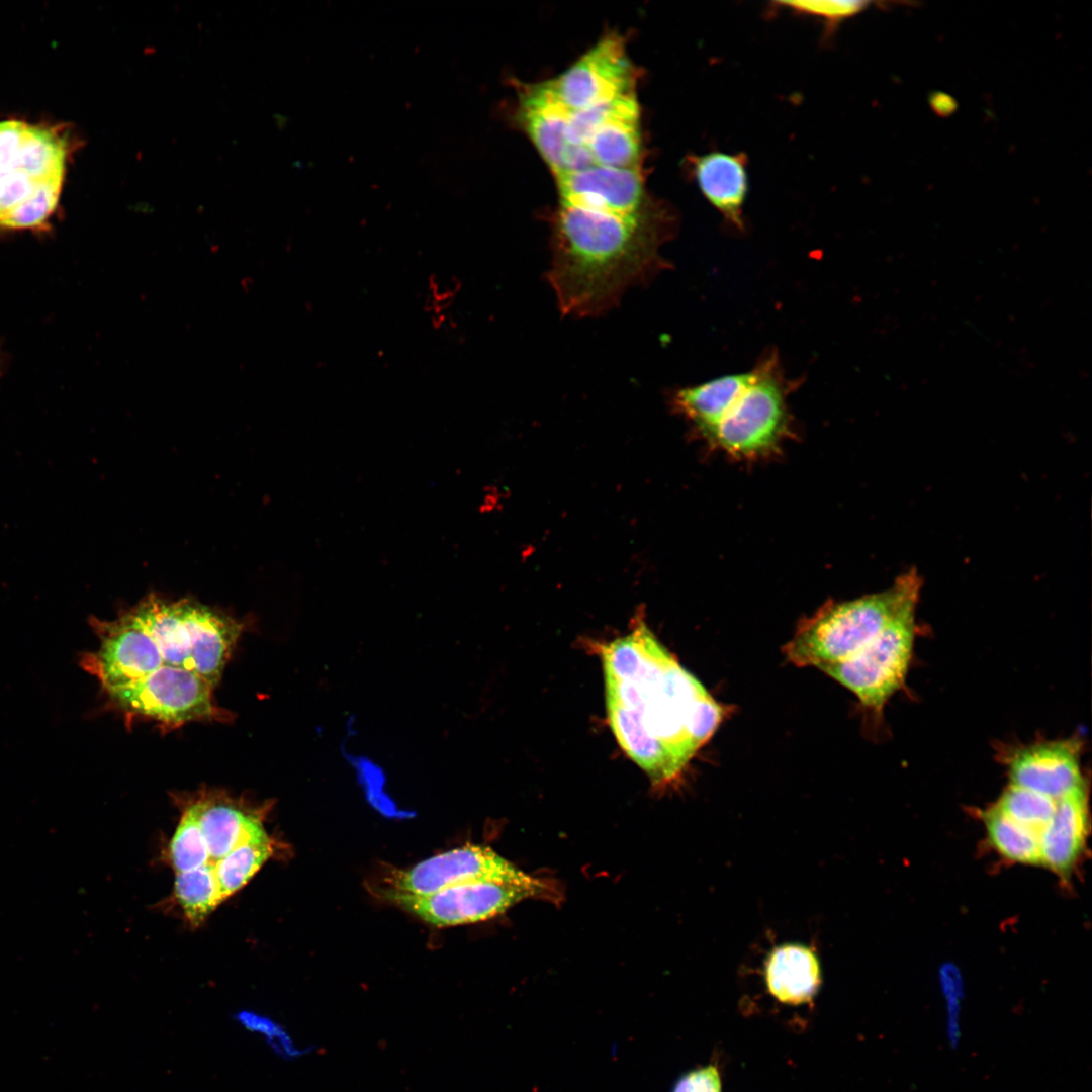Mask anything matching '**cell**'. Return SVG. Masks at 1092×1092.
I'll return each mask as SVG.
<instances>
[{"instance_id": "cell-1", "label": "cell", "mask_w": 1092, "mask_h": 1092, "mask_svg": "<svg viewBox=\"0 0 1092 1092\" xmlns=\"http://www.w3.org/2000/svg\"><path fill=\"white\" fill-rule=\"evenodd\" d=\"M636 633L638 655L621 677H605L606 700L624 707L685 770L729 707L717 702L641 620Z\"/></svg>"}, {"instance_id": "cell-2", "label": "cell", "mask_w": 1092, "mask_h": 1092, "mask_svg": "<svg viewBox=\"0 0 1092 1092\" xmlns=\"http://www.w3.org/2000/svg\"><path fill=\"white\" fill-rule=\"evenodd\" d=\"M69 154L56 127L0 121V230L48 231Z\"/></svg>"}, {"instance_id": "cell-3", "label": "cell", "mask_w": 1092, "mask_h": 1092, "mask_svg": "<svg viewBox=\"0 0 1092 1092\" xmlns=\"http://www.w3.org/2000/svg\"><path fill=\"white\" fill-rule=\"evenodd\" d=\"M921 585L920 576L910 570L887 590L821 608L798 625L783 648L786 659L818 669L846 660L902 613L916 608Z\"/></svg>"}, {"instance_id": "cell-4", "label": "cell", "mask_w": 1092, "mask_h": 1092, "mask_svg": "<svg viewBox=\"0 0 1092 1092\" xmlns=\"http://www.w3.org/2000/svg\"><path fill=\"white\" fill-rule=\"evenodd\" d=\"M126 612L148 634L164 665L194 672L213 687L244 628L196 601H170L156 594Z\"/></svg>"}, {"instance_id": "cell-5", "label": "cell", "mask_w": 1092, "mask_h": 1092, "mask_svg": "<svg viewBox=\"0 0 1092 1092\" xmlns=\"http://www.w3.org/2000/svg\"><path fill=\"white\" fill-rule=\"evenodd\" d=\"M792 387L778 355L768 353L748 371L739 394L704 437L735 456L767 452L788 428L786 399Z\"/></svg>"}, {"instance_id": "cell-6", "label": "cell", "mask_w": 1092, "mask_h": 1092, "mask_svg": "<svg viewBox=\"0 0 1092 1092\" xmlns=\"http://www.w3.org/2000/svg\"><path fill=\"white\" fill-rule=\"evenodd\" d=\"M915 611L902 613L851 657L820 668L853 693L874 720L904 687L917 635Z\"/></svg>"}, {"instance_id": "cell-7", "label": "cell", "mask_w": 1092, "mask_h": 1092, "mask_svg": "<svg viewBox=\"0 0 1092 1092\" xmlns=\"http://www.w3.org/2000/svg\"><path fill=\"white\" fill-rule=\"evenodd\" d=\"M387 897L423 921L447 927L486 921L527 899L557 898L552 882L534 877L527 882L471 881L426 896L389 890Z\"/></svg>"}, {"instance_id": "cell-8", "label": "cell", "mask_w": 1092, "mask_h": 1092, "mask_svg": "<svg viewBox=\"0 0 1092 1092\" xmlns=\"http://www.w3.org/2000/svg\"><path fill=\"white\" fill-rule=\"evenodd\" d=\"M213 687L202 676L164 665L124 686L104 692L127 718L141 717L172 729L197 720L225 716L213 700Z\"/></svg>"}, {"instance_id": "cell-9", "label": "cell", "mask_w": 1092, "mask_h": 1092, "mask_svg": "<svg viewBox=\"0 0 1092 1092\" xmlns=\"http://www.w3.org/2000/svg\"><path fill=\"white\" fill-rule=\"evenodd\" d=\"M636 80L623 37L609 33L548 83L560 102L576 111L633 94Z\"/></svg>"}, {"instance_id": "cell-10", "label": "cell", "mask_w": 1092, "mask_h": 1092, "mask_svg": "<svg viewBox=\"0 0 1092 1092\" xmlns=\"http://www.w3.org/2000/svg\"><path fill=\"white\" fill-rule=\"evenodd\" d=\"M532 878L491 848L466 844L427 858L410 869L396 871L390 880V890L426 896L471 881L520 883Z\"/></svg>"}, {"instance_id": "cell-11", "label": "cell", "mask_w": 1092, "mask_h": 1092, "mask_svg": "<svg viewBox=\"0 0 1092 1092\" xmlns=\"http://www.w3.org/2000/svg\"><path fill=\"white\" fill-rule=\"evenodd\" d=\"M559 205L626 216L657 212L662 207L645 197L640 168L593 165L556 176Z\"/></svg>"}, {"instance_id": "cell-12", "label": "cell", "mask_w": 1092, "mask_h": 1092, "mask_svg": "<svg viewBox=\"0 0 1092 1092\" xmlns=\"http://www.w3.org/2000/svg\"><path fill=\"white\" fill-rule=\"evenodd\" d=\"M1006 765L1010 784L1055 801L1086 787L1076 739L1046 741L1014 750Z\"/></svg>"}, {"instance_id": "cell-13", "label": "cell", "mask_w": 1092, "mask_h": 1092, "mask_svg": "<svg viewBox=\"0 0 1092 1092\" xmlns=\"http://www.w3.org/2000/svg\"><path fill=\"white\" fill-rule=\"evenodd\" d=\"M208 854L209 866L241 843L265 830L268 807H251L222 792H200L192 798Z\"/></svg>"}, {"instance_id": "cell-14", "label": "cell", "mask_w": 1092, "mask_h": 1092, "mask_svg": "<svg viewBox=\"0 0 1092 1092\" xmlns=\"http://www.w3.org/2000/svg\"><path fill=\"white\" fill-rule=\"evenodd\" d=\"M519 97V118L524 129L553 174H561L572 110L560 102L548 81L525 85Z\"/></svg>"}, {"instance_id": "cell-15", "label": "cell", "mask_w": 1092, "mask_h": 1092, "mask_svg": "<svg viewBox=\"0 0 1092 1092\" xmlns=\"http://www.w3.org/2000/svg\"><path fill=\"white\" fill-rule=\"evenodd\" d=\"M1088 833L1086 787L1056 801L1054 814L1039 834L1040 864L1067 878L1081 858Z\"/></svg>"}, {"instance_id": "cell-16", "label": "cell", "mask_w": 1092, "mask_h": 1092, "mask_svg": "<svg viewBox=\"0 0 1092 1092\" xmlns=\"http://www.w3.org/2000/svg\"><path fill=\"white\" fill-rule=\"evenodd\" d=\"M696 182L705 198L738 229L743 228L742 210L748 189L743 155L711 152L695 157Z\"/></svg>"}, {"instance_id": "cell-17", "label": "cell", "mask_w": 1092, "mask_h": 1092, "mask_svg": "<svg viewBox=\"0 0 1092 1092\" xmlns=\"http://www.w3.org/2000/svg\"><path fill=\"white\" fill-rule=\"evenodd\" d=\"M639 117L635 93L616 100L612 112L585 145L596 165L613 168L639 167Z\"/></svg>"}, {"instance_id": "cell-18", "label": "cell", "mask_w": 1092, "mask_h": 1092, "mask_svg": "<svg viewBox=\"0 0 1092 1092\" xmlns=\"http://www.w3.org/2000/svg\"><path fill=\"white\" fill-rule=\"evenodd\" d=\"M765 979L769 993L779 1001L787 1004L805 1003L817 992L819 965L813 952L805 947L782 946L770 954Z\"/></svg>"}, {"instance_id": "cell-19", "label": "cell", "mask_w": 1092, "mask_h": 1092, "mask_svg": "<svg viewBox=\"0 0 1092 1092\" xmlns=\"http://www.w3.org/2000/svg\"><path fill=\"white\" fill-rule=\"evenodd\" d=\"M747 378L748 371L677 389L671 397L672 405L705 436L739 394Z\"/></svg>"}, {"instance_id": "cell-20", "label": "cell", "mask_w": 1092, "mask_h": 1092, "mask_svg": "<svg viewBox=\"0 0 1092 1092\" xmlns=\"http://www.w3.org/2000/svg\"><path fill=\"white\" fill-rule=\"evenodd\" d=\"M273 853L274 842L264 830L217 860L213 874L221 903L240 891Z\"/></svg>"}, {"instance_id": "cell-21", "label": "cell", "mask_w": 1092, "mask_h": 1092, "mask_svg": "<svg viewBox=\"0 0 1092 1092\" xmlns=\"http://www.w3.org/2000/svg\"><path fill=\"white\" fill-rule=\"evenodd\" d=\"M981 817L988 842L998 854L1016 863L1040 864L1039 833L1014 821L995 804Z\"/></svg>"}, {"instance_id": "cell-22", "label": "cell", "mask_w": 1092, "mask_h": 1092, "mask_svg": "<svg viewBox=\"0 0 1092 1092\" xmlns=\"http://www.w3.org/2000/svg\"><path fill=\"white\" fill-rule=\"evenodd\" d=\"M173 895L192 926L200 925L221 904L213 868L176 874Z\"/></svg>"}, {"instance_id": "cell-23", "label": "cell", "mask_w": 1092, "mask_h": 1092, "mask_svg": "<svg viewBox=\"0 0 1092 1092\" xmlns=\"http://www.w3.org/2000/svg\"><path fill=\"white\" fill-rule=\"evenodd\" d=\"M183 804L180 821L168 847V858L175 875L209 866V854L199 827L196 805L192 798L184 800Z\"/></svg>"}, {"instance_id": "cell-24", "label": "cell", "mask_w": 1092, "mask_h": 1092, "mask_svg": "<svg viewBox=\"0 0 1092 1092\" xmlns=\"http://www.w3.org/2000/svg\"><path fill=\"white\" fill-rule=\"evenodd\" d=\"M995 805L1014 821L1040 834L1054 814L1056 801L1009 784Z\"/></svg>"}, {"instance_id": "cell-25", "label": "cell", "mask_w": 1092, "mask_h": 1092, "mask_svg": "<svg viewBox=\"0 0 1092 1092\" xmlns=\"http://www.w3.org/2000/svg\"><path fill=\"white\" fill-rule=\"evenodd\" d=\"M234 1020L246 1031L259 1036L279 1058L286 1061L297 1060L309 1050L299 1046L290 1032L275 1019L254 1010L237 1011Z\"/></svg>"}, {"instance_id": "cell-26", "label": "cell", "mask_w": 1092, "mask_h": 1092, "mask_svg": "<svg viewBox=\"0 0 1092 1092\" xmlns=\"http://www.w3.org/2000/svg\"><path fill=\"white\" fill-rule=\"evenodd\" d=\"M783 6L794 11L819 17L825 20L828 26H836L842 20L854 16L864 10L870 2L867 1H789L780 2Z\"/></svg>"}, {"instance_id": "cell-27", "label": "cell", "mask_w": 1092, "mask_h": 1092, "mask_svg": "<svg viewBox=\"0 0 1092 1092\" xmlns=\"http://www.w3.org/2000/svg\"><path fill=\"white\" fill-rule=\"evenodd\" d=\"M673 1092H721L719 1072L712 1065L692 1071L678 1081Z\"/></svg>"}, {"instance_id": "cell-28", "label": "cell", "mask_w": 1092, "mask_h": 1092, "mask_svg": "<svg viewBox=\"0 0 1092 1092\" xmlns=\"http://www.w3.org/2000/svg\"><path fill=\"white\" fill-rule=\"evenodd\" d=\"M931 107L939 115H948L953 112L956 103L954 100L945 94L936 93L931 97Z\"/></svg>"}]
</instances>
